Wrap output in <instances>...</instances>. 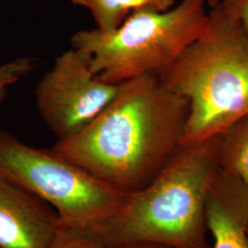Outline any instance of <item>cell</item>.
Here are the masks:
<instances>
[{"label": "cell", "instance_id": "cell-1", "mask_svg": "<svg viewBox=\"0 0 248 248\" xmlns=\"http://www.w3.org/2000/svg\"><path fill=\"white\" fill-rule=\"evenodd\" d=\"M186 98L157 73L120 84L114 99L75 135L52 149L116 190L131 193L157 176L180 145Z\"/></svg>", "mask_w": 248, "mask_h": 248}, {"label": "cell", "instance_id": "cell-2", "mask_svg": "<svg viewBox=\"0 0 248 248\" xmlns=\"http://www.w3.org/2000/svg\"><path fill=\"white\" fill-rule=\"evenodd\" d=\"M220 139L181 143L151 182L87 228L104 248L137 242L210 248L205 207L220 169Z\"/></svg>", "mask_w": 248, "mask_h": 248}, {"label": "cell", "instance_id": "cell-3", "mask_svg": "<svg viewBox=\"0 0 248 248\" xmlns=\"http://www.w3.org/2000/svg\"><path fill=\"white\" fill-rule=\"evenodd\" d=\"M158 75L188 103L181 143L219 136L248 116V36L222 5L211 9L203 32Z\"/></svg>", "mask_w": 248, "mask_h": 248}, {"label": "cell", "instance_id": "cell-4", "mask_svg": "<svg viewBox=\"0 0 248 248\" xmlns=\"http://www.w3.org/2000/svg\"><path fill=\"white\" fill-rule=\"evenodd\" d=\"M207 6L206 0H180L167 11L136 10L112 31L75 32L71 46L90 55L92 71L107 83L160 74L203 32Z\"/></svg>", "mask_w": 248, "mask_h": 248}, {"label": "cell", "instance_id": "cell-5", "mask_svg": "<svg viewBox=\"0 0 248 248\" xmlns=\"http://www.w3.org/2000/svg\"><path fill=\"white\" fill-rule=\"evenodd\" d=\"M0 174L51 206L61 223L72 226L100 222L125 195L53 149L31 146L1 129Z\"/></svg>", "mask_w": 248, "mask_h": 248}, {"label": "cell", "instance_id": "cell-6", "mask_svg": "<svg viewBox=\"0 0 248 248\" xmlns=\"http://www.w3.org/2000/svg\"><path fill=\"white\" fill-rule=\"evenodd\" d=\"M120 84L93 73L90 55L73 48L56 57L36 88L39 114L57 141L85 129L116 97Z\"/></svg>", "mask_w": 248, "mask_h": 248}, {"label": "cell", "instance_id": "cell-7", "mask_svg": "<svg viewBox=\"0 0 248 248\" xmlns=\"http://www.w3.org/2000/svg\"><path fill=\"white\" fill-rule=\"evenodd\" d=\"M59 224L51 206L0 174V248H45Z\"/></svg>", "mask_w": 248, "mask_h": 248}, {"label": "cell", "instance_id": "cell-8", "mask_svg": "<svg viewBox=\"0 0 248 248\" xmlns=\"http://www.w3.org/2000/svg\"><path fill=\"white\" fill-rule=\"evenodd\" d=\"M205 217L212 248H248V187L219 169L207 197Z\"/></svg>", "mask_w": 248, "mask_h": 248}, {"label": "cell", "instance_id": "cell-9", "mask_svg": "<svg viewBox=\"0 0 248 248\" xmlns=\"http://www.w3.org/2000/svg\"><path fill=\"white\" fill-rule=\"evenodd\" d=\"M72 4L89 10L97 30L109 32L120 26L132 12L140 9L167 11L175 0H71Z\"/></svg>", "mask_w": 248, "mask_h": 248}, {"label": "cell", "instance_id": "cell-10", "mask_svg": "<svg viewBox=\"0 0 248 248\" xmlns=\"http://www.w3.org/2000/svg\"><path fill=\"white\" fill-rule=\"evenodd\" d=\"M220 169L239 178L248 187V116L221 134Z\"/></svg>", "mask_w": 248, "mask_h": 248}, {"label": "cell", "instance_id": "cell-11", "mask_svg": "<svg viewBox=\"0 0 248 248\" xmlns=\"http://www.w3.org/2000/svg\"><path fill=\"white\" fill-rule=\"evenodd\" d=\"M45 248H104L87 228L61 223Z\"/></svg>", "mask_w": 248, "mask_h": 248}, {"label": "cell", "instance_id": "cell-12", "mask_svg": "<svg viewBox=\"0 0 248 248\" xmlns=\"http://www.w3.org/2000/svg\"><path fill=\"white\" fill-rule=\"evenodd\" d=\"M34 66L35 62L29 57H20L0 64V103L6 98L9 87L32 71Z\"/></svg>", "mask_w": 248, "mask_h": 248}, {"label": "cell", "instance_id": "cell-13", "mask_svg": "<svg viewBox=\"0 0 248 248\" xmlns=\"http://www.w3.org/2000/svg\"><path fill=\"white\" fill-rule=\"evenodd\" d=\"M221 5L238 21L248 36V0H225Z\"/></svg>", "mask_w": 248, "mask_h": 248}, {"label": "cell", "instance_id": "cell-14", "mask_svg": "<svg viewBox=\"0 0 248 248\" xmlns=\"http://www.w3.org/2000/svg\"><path fill=\"white\" fill-rule=\"evenodd\" d=\"M107 248H175L162 244H156V243H147V242H137V243H128V244H123L118 245L114 247H109Z\"/></svg>", "mask_w": 248, "mask_h": 248}, {"label": "cell", "instance_id": "cell-15", "mask_svg": "<svg viewBox=\"0 0 248 248\" xmlns=\"http://www.w3.org/2000/svg\"><path fill=\"white\" fill-rule=\"evenodd\" d=\"M223 1H225V0H206L207 5H208L211 9H213V8H215V7L219 6V5H221Z\"/></svg>", "mask_w": 248, "mask_h": 248}]
</instances>
